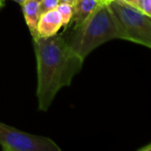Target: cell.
Returning a JSON list of instances; mask_svg holds the SVG:
<instances>
[{
	"label": "cell",
	"mask_w": 151,
	"mask_h": 151,
	"mask_svg": "<svg viewBox=\"0 0 151 151\" xmlns=\"http://www.w3.org/2000/svg\"><path fill=\"white\" fill-rule=\"evenodd\" d=\"M37 68L38 109L46 111L58 92L69 86L82 68L84 60L68 45L64 33L34 41Z\"/></svg>",
	"instance_id": "cell-1"
},
{
	"label": "cell",
	"mask_w": 151,
	"mask_h": 151,
	"mask_svg": "<svg viewBox=\"0 0 151 151\" xmlns=\"http://www.w3.org/2000/svg\"><path fill=\"white\" fill-rule=\"evenodd\" d=\"M65 38L69 48L81 59L101 45L112 39H124V34L107 3L100 2L80 25L73 27Z\"/></svg>",
	"instance_id": "cell-2"
},
{
	"label": "cell",
	"mask_w": 151,
	"mask_h": 151,
	"mask_svg": "<svg viewBox=\"0 0 151 151\" xmlns=\"http://www.w3.org/2000/svg\"><path fill=\"white\" fill-rule=\"evenodd\" d=\"M107 5L121 27L124 40L151 48V16L124 0H110Z\"/></svg>",
	"instance_id": "cell-3"
},
{
	"label": "cell",
	"mask_w": 151,
	"mask_h": 151,
	"mask_svg": "<svg viewBox=\"0 0 151 151\" xmlns=\"http://www.w3.org/2000/svg\"><path fill=\"white\" fill-rule=\"evenodd\" d=\"M0 145L14 151H62L50 138L30 134L0 122Z\"/></svg>",
	"instance_id": "cell-4"
},
{
	"label": "cell",
	"mask_w": 151,
	"mask_h": 151,
	"mask_svg": "<svg viewBox=\"0 0 151 151\" xmlns=\"http://www.w3.org/2000/svg\"><path fill=\"white\" fill-rule=\"evenodd\" d=\"M61 27L62 21L60 14L55 9L40 15L37 23V31L40 37L46 38L58 34V31Z\"/></svg>",
	"instance_id": "cell-5"
},
{
	"label": "cell",
	"mask_w": 151,
	"mask_h": 151,
	"mask_svg": "<svg viewBox=\"0 0 151 151\" xmlns=\"http://www.w3.org/2000/svg\"><path fill=\"white\" fill-rule=\"evenodd\" d=\"M21 6L28 28L35 41L40 37L37 31V23L41 15L39 10V3L35 1V0H26L25 2L21 5Z\"/></svg>",
	"instance_id": "cell-6"
},
{
	"label": "cell",
	"mask_w": 151,
	"mask_h": 151,
	"mask_svg": "<svg viewBox=\"0 0 151 151\" xmlns=\"http://www.w3.org/2000/svg\"><path fill=\"white\" fill-rule=\"evenodd\" d=\"M99 0H77L73 5V16L71 22L74 27L83 23L99 5Z\"/></svg>",
	"instance_id": "cell-7"
},
{
	"label": "cell",
	"mask_w": 151,
	"mask_h": 151,
	"mask_svg": "<svg viewBox=\"0 0 151 151\" xmlns=\"http://www.w3.org/2000/svg\"><path fill=\"white\" fill-rule=\"evenodd\" d=\"M57 10L60 14L62 26L66 29L68 25L71 22L72 16H73V6L67 4V3H60Z\"/></svg>",
	"instance_id": "cell-8"
},
{
	"label": "cell",
	"mask_w": 151,
	"mask_h": 151,
	"mask_svg": "<svg viewBox=\"0 0 151 151\" xmlns=\"http://www.w3.org/2000/svg\"><path fill=\"white\" fill-rule=\"evenodd\" d=\"M59 4H60L59 0H41L39 2L40 14L57 9Z\"/></svg>",
	"instance_id": "cell-9"
},
{
	"label": "cell",
	"mask_w": 151,
	"mask_h": 151,
	"mask_svg": "<svg viewBox=\"0 0 151 151\" xmlns=\"http://www.w3.org/2000/svg\"><path fill=\"white\" fill-rule=\"evenodd\" d=\"M139 11L144 13L145 14L151 16V3L150 0H139L137 7Z\"/></svg>",
	"instance_id": "cell-10"
},
{
	"label": "cell",
	"mask_w": 151,
	"mask_h": 151,
	"mask_svg": "<svg viewBox=\"0 0 151 151\" xmlns=\"http://www.w3.org/2000/svg\"><path fill=\"white\" fill-rule=\"evenodd\" d=\"M124 1H125L126 3H128L129 5H131V6H132L134 7H137L139 0H124Z\"/></svg>",
	"instance_id": "cell-11"
},
{
	"label": "cell",
	"mask_w": 151,
	"mask_h": 151,
	"mask_svg": "<svg viewBox=\"0 0 151 151\" xmlns=\"http://www.w3.org/2000/svg\"><path fill=\"white\" fill-rule=\"evenodd\" d=\"M60 3H67V4H69V5H74L76 2H77V0H59Z\"/></svg>",
	"instance_id": "cell-12"
},
{
	"label": "cell",
	"mask_w": 151,
	"mask_h": 151,
	"mask_svg": "<svg viewBox=\"0 0 151 151\" xmlns=\"http://www.w3.org/2000/svg\"><path fill=\"white\" fill-rule=\"evenodd\" d=\"M139 151H151V143H150V144H148L147 146L144 147L143 148L139 149Z\"/></svg>",
	"instance_id": "cell-13"
},
{
	"label": "cell",
	"mask_w": 151,
	"mask_h": 151,
	"mask_svg": "<svg viewBox=\"0 0 151 151\" xmlns=\"http://www.w3.org/2000/svg\"><path fill=\"white\" fill-rule=\"evenodd\" d=\"M12 1H14V2H16V3H18V4H20V5H22L23 2L26 1V0H12Z\"/></svg>",
	"instance_id": "cell-14"
},
{
	"label": "cell",
	"mask_w": 151,
	"mask_h": 151,
	"mask_svg": "<svg viewBox=\"0 0 151 151\" xmlns=\"http://www.w3.org/2000/svg\"><path fill=\"white\" fill-rule=\"evenodd\" d=\"M5 5V0H0V9H1Z\"/></svg>",
	"instance_id": "cell-15"
},
{
	"label": "cell",
	"mask_w": 151,
	"mask_h": 151,
	"mask_svg": "<svg viewBox=\"0 0 151 151\" xmlns=\"http://www.w3.org/2000/svg\"><path fill=\"white\" fill-rule=\"evenodd\" d=\"M100 2H102V3H108L109 1H110V0H99Z\"/></svg>",
	"instance_id": "cell-16"
},
{
	"label": "cell",
	"mask_w": 151,
	"mask_h": 151,
	"mask_svg": "<svg viewBox=\"0 0 151 151\" xmlns=\"http://www.w3.org/2000/svg\"><path fill=\"white\" fill-rule=\"evenodd\" d=\"M2 151H14V150L9 149V148H3V149H2Z\"/></svg>",
	"instance_id": "cell-17"
},
{
	"label": "cell",
	"mask_w": 151,
	"mask_h": 151,
	"mask_svg": "<svg viewBox=\"0 0 151 151\" xmlns=\"http://www.w3.org/2000/svg\"><path fill=\"white\" fill-rule=\"evenodd\" d=\"M35 1H37V2H38V3H39V2L41 1V0H35Z\"/></svg>",
	"instance_id": "cell-18"
},
{
	"label": "cell",
	"mask_w": 151,
	"mask_h": 151,
	"mask_svg": "<svg viewBox=\"0 0 151 151\" xmlns=\"http://www.w3.org/2000/svg\"><path fill=\"white\" fill-rule=\"evenodd\" d=\"M150 3H151V0H150Z\"/></svg>",
	"instance_id": "cell-19"
}]
</instances>
